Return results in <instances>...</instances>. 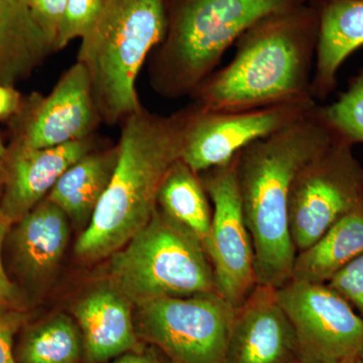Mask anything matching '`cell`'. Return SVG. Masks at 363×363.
<instances>
[{
	"label": "cell",
	"mask_w": 363,
	"mask_h": 363,
	"mask_svg": "<svg viewBox=\"0 0 363 363\" xmlns=\"http://www.w3.org/2000/svg\"><path fill=\"white\" fill-rule=\"evenodd\" d=\"M183 112L171 116L143 107L123 123L113 175L75 245L86 262L109 257L149 223L169 169L181 159Z\"/></svg>",
	"instance_id": "3957f363"
},
{
	"label": "cell",
	"mask_w": 363,
	"mask_h": 363,
	"mask_svg": "<svg viewBox=\"0 0 363 363\" xmlns=\"http://www.w3.org/2000/svg\"><path fill=\"white\" fill-rule=\"evenodd\" d=\"M109 257L107 283L135 306L217 293L206 250L159 207L149 223Z\"/></svg>",
	"instance_id": "8992f818"
},
{
	"label": "cell",
	"mask_w": 363,
	"mask_h": 363,
	"mask_svg": "<svg viewBox=\"0 0 363 363\" xmlns=\"http://www.w3.org/2000/svg\"><path fill=\"white\" fill-rule=\"evenodd\" d=\"M363 252V206L346 214L317 241L298 252L291 279L327 284Z\"/></svg>",
	"instance_id": "ffe728a7"
},
{
	"label": "cell",
	"mask_w": 363,
	"mask_h": 363,
	"mask_svg": "<svg viewBox=\"0 0 363 363\" xmlns=\"http://www.w3.org/2000/svg\"><path fill=\"white\" fill-rule=\"evenodd\" d=\"M14 355L16 363H86L77 322L62 313L23 329Z\"/></svg>",
	"instance_id": "7402d4cb"
},
{
	"label": "cell",
	"mask_w": 363,
	"mask_h": 363,
	"mask_svg": "<svg viewBox=\"0 0 363 363\" xmlns=\"http://www.w3.org/2000/svg\"><path fill=\"white\" fill-rule=\"evenodd\" d=\"M6 156V150L4 149V145H2L1 142H0V162L4 159V157Z\"/></svg>",
	"instance_id": "d6a6232c"
},
{
	"label": "cell",
	"mask_w": 363,
	"mask_h": 363,
	"mask_svg": "<svg viewBox=\"0 0 363 363\" xmlns=\"http://www.w3.org/2000/svg\"><path fill=\"white\" fill-rule=\"evenodd\" d=\"M20 94L13 86L0 84V118L16 113L20 108Z\"/></svg>",
	"instance_id": "f546056e"
},
{
	"label": "cell",
	"mask_w": 363,
	"mask_h": 363,
	"mask_svg": "<svg viewBox=\"0 0 363 363\" xmlns=\"http://www.w3.org/2000/svg\"><path fill=\"white\" fill-rule=\"evenodd\" d=\"M95 149V135L47 149L16 145L4 164L6 178L0 198V213L13 223L21 220L47 198L60 177L72 164Z\"/></svg>",
	"instance_id": "5bb4252c"
},
{
	"label": "cell",
	"mask_w": 363,
	"mask_h": 363,
	"mask_svg": "<svg viewBox=\"0 0 363 363\" xmlns=\"http://www.w3.org/2000/svg\"><path fill=\"white\" fill-rule=\"evenodd\" d=\"M298 355L297 335L278 288L257 283L235 308L225 363H291Z\"/></svg>",
	"instance_id": "4fadbf2b"
},
{
	"label": "cell",
	"mask_w": 363,
	"mask_h": 363,
	"mask_svg": "<svg viewBox=\"0 0 363 363\" xmlns=\"http://www.w3.org/2000/svg\"><path fill=\"white\" fill-rule=\"evenodd\" d=\"M279 302L297 335L300 355L357 362L363 355V319L327 284L290 279L278 288Z\"/></svg>",
	"instance_id": "8fae6325"
},
{
	"label": "cell",
	"mask_w": 363,
	"mask_h": 363,
	"mask_svg": "<svg viewBox=\"0 0 363 363\" xmlns=\"http://www.w3.org/2000/svg\"><path fill=\"white\" fill-rule=\"evenodd\" d=\"M104 363H173L162 350L152 344L142 342L135 350L128 351Z\"/></svg>",
	"instance_id": "f1b7e54d"
},
{
	"label": "cell",
	"mask_w": 363,
	"mask_h": 363,
	"mask_svg": "<svg viewBox=\"0 0 363 363\" xmlns=\"http://www.w3.org/2000/svg\"><path fill=\"white\" fill-rule=\"evenodd\" d=\"M26 322L25 310L0 309V363H16L14 338Z\"/></svg>",
	"instance_id": "484cf974"
},
{
	"label": "cell",
	"mask_w": 363,
	"mask_h": 363,
	"mask_svg": "<svg viewBox=\"0 0 363 363\" xmlns=\"http://www.w3.org/2000/svg\"><path fill=\"white\" fill-rule=\"evenodd\" d=\"M319 111L336 138L351 145L363 143V70L335 102Z\"/></svg>",
	"instance_id": "603a6c76"
},
{
	"label": "cell",
	"mask_w": 363,
	"mask_h": 363,
	"mask_svg": "<svg viewBox=\"0 0 363 363\" xmlns=\"http://www.w3.org/2000/svg\"><path fill=\"white\" fill-rule=\"evenodd\" d=\"M307 1L169 0L166 35L147 59L150 86L168 99L191 96L243 33Z\"/></svg>",
	"instance_id": "277c9868"
},
{
	"label": "cell",
	"mask_w": 363,
	"mask_h": 363,
	"mask_svg": "<svg viewBox=\"0 0 363 363\" xmlns=\"http://www.w3.org/2000/svg\"><path fill=\"white\" fill-rule=\"evenodd\" d=\"M317 107L315 99L236 111H204L192 104L182 111L181 160L198 174L223 166L250 143L300 121Z\"/></svg>",
	"instance_id": "9c48e42d"
},
{
	"label": "cell",
	"mask_w": 363,
	"mask_h": 363,
	"mask_svg": "<svg viewBox=\"0 0 363 363\" xmlns=\"http://www.w3.org/2000/svg\"><path fill=\"white\" fill-rule=\"evenodd\" d=\"M67 1L68 0H30L33 16L51 42L52 50Z\"/></svg>",
	"instance_id": "83f0119b"
},
{
	"label": "cell",
	"mask_w": 363,
	"mask_h": 363,
	"mask_svg": "<svg viewBox=\"0 0 363 363\" xmlns=\"http://www.w3.org/2000/svg\"><path fill=\"white\" fill-rule=\"evenodd\" d=\"M212 203L209 255L217 293L234 308L257 284L255 250L241 206L235 157L199 173Z\"/></svg>",
	"instance_id": "30bf717a"
},
{
	"label": "cell",
	"mask_w": 363,
	"mask_h": 363,
	"mask_svg": "<svg viewBox=\"0 0 363 363\" xmlns=\"http://www.w3.org/2000/svg\"><path fill=\"white\" fill-rule=\"evenodd\" d=\"M360 363H363V355H362V360H360Z\"/></svg>",
	"instance_id": "836d02e7"
},
{
	"label": "cell",
	"mask_w": 363,
	"mask_h": 363,
	"mask_svg": "<svg viewBox=\"0 0 363 363\" xmlns=\"http://www.w3.org/2000/svg\"><path fill=\"white\" fill-rule=\"evenodd\" d=\"M360 360H362V358L357 360V362H329V360L315 359V358L305 357H302V355H298V357L291 363H360Z\"/></svg>",
	"instance_id": "4dcf8cb0"
},
{
	"label": "cell",
	"mask_w": 363,
	"mask_h": 363,
	"mask_svg": "<svg viewBox=\"0 0 363 363\" xmlns=\"http://www.w3.org/2000/svg\"><path fill=\"white\" fill-rule=\"evenodd\" d=\"M117 159V145L92 150L60 177L47 199L63 210L69 220L87 227L111 180Z\"/></svg>",
	"instance_id": "d6986e66"
},
{
	"label": "cell",
	"mask_w": 363,
	"mask_h": 363,
	"mask_svg": "<svg viewBox=\"0 0 363 363\" xmlns=\"http://www.w3.org/2000/svg\"><path fill=\"white\" fill-rule=\"evenodd\" d=\"M336 140L318 106L236 155V179L255 250L257 283L279 288L290 281L297 255L289 227L294 181Z\"/></svg>",
	"instance_id": "7a4b0ae2"
},
{
	"label": "cell",
	"mask_w": 363,
	"mask_h": 363,
	"mask_svg": "<svg viewBox=\"0 0 363 363\" xmlns=\"http://www.w3.org/2000/svg\"><path fill=\"white\" fill-rule=\"evenodd\" d=\"M104 0H68L55 40L54 51L63 50L76 39L82 40L101 11Z\"/></svg>",
	"instance_id": "cb8c5ba5"
},
{
	"label": "cell",
	"mask_w": 363,
	"mask_h": 363,
	"mask_svg": "<svg viewBox=\"0 0 363 363\" xmlns=\"http://www.w3.org/2000/svg\"><path fill=\"white\" fill-rule=\"evenodd\" d=\"M101 117L87 71L76 62L47 96L35 98L16 145L47 149L94 136Z\"/></svg>",
	"instance_id": "7c38bea8"
},
{
	"label": "cell",
	"mask_w": 363,
	"mask_h": 363,
	"mask_svg": "<svg viewBox=\"0 0 363 363\" xmlns=\"http://www.w3.org/2000/svg\"><path fill=\"white\" fill-rule=\"evenodd\" d=\"M169 0H104L81 40L77 62L87 71L101 121L114 125L140 111L136 82L168 28Z\"/></svg>",
	"instance_id": "5b68a950"
},
{
	"label": "cell",
	"mask_w": 363,
	"mask_h": 363,
	"mask_svg": "<svg viewBox=\"0 0 363 363\" xmlns=\"http://www.w3.org/2000/svg\"><path fill=\"white\" fill-rule=\"evenodd\" d=\"M11 233L13 260L30 284L44 283L56 272L70 238V220L45 198L16 222Z\"/></svg>",
	"instance_id": "2e32d148"
},
{
	"label": "cell",
	"mask_w": 363,
	"mask_h": 363,
	"mask_svg": "<svg viewBox=\"0 0 363 363\" xmlns=\"http://www.w3.org/2000/svg\"><path fill=\"white\" fill-rule=\"evenodd\" d=\"M54 52L30 0H0V84L13 86Z\"/></svg>",
	"instance_id": "ac0fdd59"
},
{
	"label": "cell",
	"mask_w": 363,
	"mask_h": 363,
	"mask_svg": "<svg viewBox=\"0 0 363 363\" xmlns=\"http://www.w3.org/2000/svg\"><path fill=\"white\" fill-rule=\"evenodd\" d=\"M135 305L108 283L98 286L73 308L85 345L86 363H104L142 344L135 326Z\"/></svg>",
	"instance_id": "9a60e30c"
},
{
	"label": "cell",
	"mask_w": 363,
	"mask_h": 363,
	"mask_svg": "<svg viewBox=\"0 0 363 363\" xmlns=\"http://www.w3.org/2000/svg\"><path fill=\"white\" fill-rule=\"evenodd\" d=\"M136 334L173 363H225L235 308L218 293L159 298L135 306Z\"/></svg>",
	"instance_id": "52a82bcc"
},
{
	"label": "cell",
	"mask_w": 363,
	"mask_h": 363,
	"mask_svg": "<svg viewBox=\"0 0 363 363\" xmlns=\"http://www.w3.org/2000/svg\"><path fill=\"white\" fill-rule=\"evenodd\" d=\"M157 207L199 240L208 255L212 222L209 197L199 174L181 159L171 167L162 181Z\"/></svg>",
	"instance_id": "44dd1931"
},
{
	"label": "cell",
	"mask_w": 363,
	"mask_h": 363,
	"mask_svg": "<svg viewBox=\"0 0 363 363\" xmlns=\"http://www.w3.org/2000/svg\"><path fill=\"white\" fill-rule=\"evenodd\" d=\"M318 38L316 0L267 16L241 35L235 56L195 90L193 104L236 111L314 99Z\"/></svg>",
	"instance_id": "6da1fadb"
},
{
	"label": "cell",
	"mask_w": 363,
	"mask_h": 363,
	"mask_svg": "<svg viewBox=\"0 0 363 363\" xmlns=\"http://www.w3.org/2000/svg\"><path fill=\"white\" fill-rule=\"evenodd\" d=\"M352 147L337 138L296 177L289 201V227L297 253L363 206V167Z\"/></svg>",
	"instance_id": "ba28073f"
},
{
	"label": "cell",
	"mask_w": 363,
	"mask_h": 363,
	"mask_svg": "<svg viewBox=\"0 0 363 363\" xmlns=\"http://www.w3.org/2000/svg\"><path fill=\"white\" fill-rule=\"evenodd\" d=\"M345 298L363 319V252L327 283Z\"/></svg>",
	"instance_id": "d4e9b609"
},
{
	"label": "cell",
	"mask_w": 363,
	"mask_h": 363,
	"mask_svg": "<svg viewBox=\"0 0 363 363\" xmlns=\"http://www.w3.org/2000/svg\"><path fill=\"white\" fill-rule=\"evenodd\" d=\"M319 38L312 96L326 99L335 90L344 61L363 45V0H316Z\"/></svg>",
	"instance_id": "e0dca14e"
},
{
	"label": "cell",
	"mask_w": 363,
	"mask_h": 363,
	"mask_svg": "<svg viewBox=\"0 0 363 363\" xmlns=\"http://www.w3.org/2000/svg\"><path fill=\"white\" fill-rule=\"evenodd\" d=\"M4 178H6V166L4 162H0V194L2 192V188H4Z\"/></svg>",
	"instance_id": "1f68e13d"
},
{
	"label": "cell",
	"mask_w": 363,
	"mask_h": 363,
	"mask_svg": "<svg viewBox=\"0 0 363 363\" xmlns=\"http://www.w3.org/2000/svg\"><path fill=\"white\" fill-rule=\"evenodd\" d=\"M13 224V222L0 213V308L25 310L23 296L13 281L7 276L2 259L4 242Z\"/></svg>",
	"instance_id": "4316f807"
}]
</instances>
